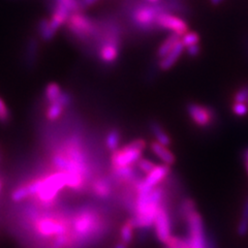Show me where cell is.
Returning a JSON list of instances; mask_svg holds the SVG:
<instances>
[{"instance_id": "83f0119b", "label": "cell", "mask_w": 248, "mask_h": 248, "mask_svg": "<svg viewBox=\"0 0 248 248\" xmlns=\"http://www.w3.org/2000/svg\"><path fill=\"white\" fill-rule=\"evenodd\" d=\"M232 112L237 117H245L248 115V106L243 103H234L232 106Z\"/></svg>"}, {"instance_id": "277c9868", "label": "cell", "mask_w": 248, "mask_h": 248, "mask_svg": "<svg viewBox=\"0 0 248 248\" xmlns=\"http://www.w3.org/2000/svg\"><path fill=\"white\" fill-rule=\"evenodd\" d=\"M147 142L144 139H137L121 147L111 154V167H125L136 165L142 158L143 151L147 148Z\"/></svg>"}, {"instance_id": "8d00e7d4", "label": "cell", "mask_w": 248, "mask_h": 248, "mask_svg": "<svg viewBox=\"0 0 248 248\" xmlns=\"http://www.w3.org/2000/svg\"><path fill=\"white\" fill-rule=\"evenodd\" d=\"M147 2H149V3H157L159 0H146Z\"/></svg>"}, {"instance_id": "d590c367", "label": "cell", "mask_w": 248, "mask_h": 248, "mask_svg": "<svg viewBox=\"0 0 248 248\" xmlns=\"http://www.w3.org/2000/svg\"><path fill=\"white\" fill-rule=\"evenodd\" d=\"M224 0H210V2L213 4V5H218L220 4L221 2H223Z\"/></svg>"}, {"instance_id": "44dd1931", "label": "cell", "mask_w": 248, "mask_h": 248, "mask_svg": "<svg viewBox=\"0 0 248 248\" xmlns=\"http://www.w3.org/2000/svg\"><path fill=\"white\" fill-rule=\"evenodd\" d=\"M62 93V90L60 88V86L56 83H50L48 86L46 87L45 90V97L46 100L49 104L56 102V100L59 98L60 94Z\"/></svg>"}, {"instance_id": "7c38bea8", "label": "cell", "mask_w": 248, "mask_h": 248, "mask_svg": "<svg viewBox=\"0 0 248 248\" xmlns=\"http://www.w3.org/2000/svg\"><path fill=\"white\" fill-rule=\"evenodd\" d=\"M183 50H184V46L180 40L175 45L174 48L170 50V53H168L164 58L160 59L158 66L161 71H168V69L172 68L178 61V59H179V57L181 56Z\"/></svg>"}, {"instance_id": "5bb4252c", "label": "cell", "mask_w": 248, "mask_h": 248, "mask_svg": "<svg viewBox=\"0 0 248 248\" xmlns=\"http://www.w3.org/2000/svg\"><path fill=\"white\" fill-rule=\"evenodd\" d=\"M149 128H150L151 134L155 139V141H157L158 143L165 146H170L172 144V140H170V136L166 133L164 127H162L157 121H153V120L150 121Z\"/></svg>"}, {"instance_id": "e0dca14e", "label": "cell", "mask_w": 248, "mask_h": 248, "mask_svg": "<svg viewBox=\"0 0 248 248\" xmlns=\"http://www.w3.org/2000/svg\"><path fill=\"white\" fill-rule=\"evenodd\" d=\"M179 41H180L179 35H177V34H175V33H173V34H170V36H168L167 40L159 46V48H158V50H157V57H158L159 59L164 58L168 53L170 52V50H172V49L174 48L175 45H176L178 42H179Z\"/></svg>"}, {"instance_id": "7a4b0ae2", "label": "cell", "mask_w": 248, "mask_h": 248, "mask_svg": "<svg viewBox=\"0 0 248 248\" xmlns=\"http://www.w3.org/2000/svg\"><path fill=\"white\" fill-rule=\"evenodd\" d=\"M162 12H169L167 4L141 3L134 6L130 11V21L138 30L151 32L157 29L156 19Z\"/></svg>"}, {"instance_id": "7402d4cb", "label": "cell", "mask_w": 248, "mask_h": 248, "mask_svg": "<svg viewBox=\"0 0 248 248\" xmlns=\"http://www.w3.org/2000/svg\"><path fill=\"white\" fill-rule=\"evenodd\" d=\"M29 197H31V192L28 187V184L18 186L11 195V199L15 203H20V202H23Z\"/></svg>"}, {"instance_id": "9c48e42d", "label": "cell", "mask_w": 248, "mask_h": 248, "mask_svg": "<svg viewBox=\"0 0 248 248\" xmlns=\"http://www.w3.org/2000/svg\"><path fill=\"white\" fill-rule=\"evenodd\" d=\"M170 175V166L166 164L156 165L154 169L151 170L149 174L145 175L144 178L136 183L135 190L138 189H151L155 186L160 185L162 182H166V180Z\"/></svg>"}, {"instance_id": "8fae6325", "label": "cell", "mask_w": 248, "mask_h": 248, "mask_svg": "<svg viewBox=\"0 0 248 248\" xmlns=\"http://www.w3.org/2000/svg\"><path fill=\"white\" fill-rule=\"evenodd\" d=\"M114 185L111 177H98L91 182V191L95 198L107 200L112 196Z\"/></svg>"}, {"instance_id": "5b68a950", "label": "cell", "mask_w": 248, "mask_h": 248, "mask_svg": "<svg viewBox=\"0 0 248 248\" xmlns=\"http://www.w3.org/2000/svg\"><path fill=\"white\" fill-rule=\"evenodd\" d=\"M35 231L42 237L55 238L60 235L71 232V220L64 217L43 216L37 218L34 223Z\"/></svg>"}, {"instance_id": "52a82bcc", "label": "cell", "mask_w": 248, "mask_h": 248, "mask_svg": "<svg viewBox=\"0 0 248 248\" xmlns=\"http://www.w3.org/2000/svg\"><path fill=\"white\" fill-rule=\"evenodd\" d=\"M191 122L200 128H208L215 124L216 113L214 108L197 103H190L186 106Z\"/></svg>"}, {"instance_id": "d6986e66", "label": "cell", "mask_w": 248, "mask_h": 248, "mask_svg": "<svg viewBox=\"0 0 248 248\" xmlns=\"http://www.w3.org/2000/svg\"><path fill=\"white\" fill-rule=\"evenodd\" d=\"M57 31L51 25V22L48 19H43L38 24V33L45 41H50L56 34Z\"/></svg>"}, {"instance_id": "74e56055", "label": "cell", "mask_w": 248, "mask_h": 248, "mask_svg": "<svg viewBox=\"0 0 248 248\" xmlns=\"http://www.w3.org/2000/svg\"><path fill=\"white\" fill-rule=\"evenodd\" d=\"M244 165H245V170H246V173L248 175V161H244Z\"/></svg>"}, {"instance_id": "3957f363", "label": "cell", "mask_w": 248, "mask_h": 248, "mask_svg": "<svg viewBox=\"0 0 248 248\" xmlns=\"http://www.w3.org/2000/svg\"><path fill=\"white\" fill-rule=\"evenodd\" d=\"M66 23L69 32L81 42H89L99 32V24L80 12L72 13Z\"/></svg>"}, {"instance_id": "30bf717a", "label": "cell", "mask_w": 248, "mask_h": 248, "mask_svg": "<svg viewBox=\"0 0 248 248\" xmlns=\"http://www.w3.org/2000/svg\"><path fill=\"white\" fill-rule=\"evenodd\" d=\"M156 26L159 29L170 31L179 36H182L188 31V25L183 19L170 14V12H162L156 19Z\"/></svg>"}, {"instance_id": "9a60e30c", "label": "cell", "mask_w": 248, "mask_h": 248, "mask_svg": "<svg viewBox=\"0 0 248 248\" xmlns=\"http://www.w3.org/2000/svg\"><path fill=\"white\" fill-rule=\"evenodd\" d=\"M121 142V133L118 128L113 127L108 130L105 138L106 148L111 153L119 149V145Z\"/></svg>"}, {"instance_id": "4fadbf2b", "label": "cell", "mask_w": 248, "mask_h": 248, "mask_svg": "<svg viewBox=\"0 0 248 248\" xmlns=\"http://www.w3.org/2000/svg\"><path fill=\"white\" fill-rule=\"evenodd\" d=\"M150 150L155 156L158 157L162 161V164H166L168 166H173L175 164V155L170 152L168 146L162 145L157 141H154L150 143Z\"/></svg>"}, {"instance_id": "603a6c76", "label": "cell", "mask_w": 248, "mask_h": 248, "mask_svg": "<svg viewBox=\"0 0 248 248\" xmlns=\"http://www.w3.org/2000/svg\"><path fill=\"white\" fill-rule=\"evenodd\" d=\"M195 210H197V206H196V203L193 202V200L191 199H183L181 204H180V215L182 218L184 219L186 216H187L188 214H190L191 212H193Z\"/></svg>"}, {"instance_id": "484cf974", "label": "cell", "mask_w": 248, "mask_h": 248, "mask_svg": "<svg viewBox=\"0 0 248 248\" xmlns=\"http://www.w3.org/2000/svg\"><path fill=\"white\" fill-rule=\"evenodd\" d=\"M248 99V84L243 85L240 87L236 92L234 96H232V100L234 103H243L246 104Z\"/></svg>"}, {"instance_id": "d4e9b609", "label": "cell", "mask_w": 248, "mask_h": 248, "mask_svg": "<svg viewBox=\"0 0 248 248\" xmlns=\"http://www.w3.org/2000/svg\"><path fill=\"white\" fill-rule=\"evenodd\" d=\"M137 168L139 169L140 172H141L142 174H149L151 170L154 169V167L156 166L155 164H153V162L149 159H146V158H140L137 162Z\"/></svg>"}, {"instance_id": "f546056e", "label": "cell", "mask_w": 248, "mask_h": 248, "mask_svg": "<svg viewBox=\"0 0 248 248\" xmlns=\"http://www.w3.org/2000/svg\"><path fill=\"white\" fill-rule=\"evenodd\" d=\"M57 102H59L64 108H65V107H68L69 105L72 104V96L69 95V93L62 91V93L60 94L59 98L57 99Z\"/></svg>"}, {"instance_id": "6da1fadb", "label": "cell", "mask_w": 248, "mask_h": 248, "mask_svg": "<svg viewBox=\"0 0 248 248\" xmlns=\"http://www.w3.org/2000/svg\"><path fill=\"white\" fill-rule=\"evenodd\" d=\"M31 197L36 196L45 205H51L59 195V192L66 187V172L57 170L55 173L37 178L28 184Z\"/></svg>"}, {"instance_id": "2e32d148", "label": "cell", "mask_w": 248, "mask_h": 248, "mask_svg": "<svg viewBox=\"0 0 248 248\" xmlns=\"http://www.w3.org/2000/svg\"><path fill=\"white\" fill-rule=\"evenodd\" d=\"M135 226L133 223L131 218H128L125 222H124L119 231V241L125 243L127 245H130L134 241V235H135Z\"/></svg>"}, {"instance_id": "836d02e7", "label": "cell", "mask_w": 248, "mask_h": 248, "mask_svg": "<svg viewBox=\"0 0 248 248\" xmlns=\"http://www.w3.org/2000/svg\"><path fill=\"white\" fill-rule=\"evenodd\" d=\"M113 248H129V245H127V244H125V243H123V242L119 241L118 243H116V244L113 246Z\"/></svg>"}, {"instance_id": "60d3db41", "label": "cell", "mask_w": 248, "mask_h": 248, "mask_svg": "<svg viewBox=\"0 0 248 248\" xmlns=\"http://www.w3.org/2000/svg\"><path fill=\"white\" fill-rule=\"evenodd\" d=\"M167 248H170V247H167Z\"/></svg>"}, {"instance_id": "ba28073f", "label": "cell", "mask_w": 248, "mask_h": 248, "mask_svg": "<svg viewBox=\"0 0 248 248\" xmlns=\"http://www.w3.org/2000/svg\"><path fill=\"white\" fill-rule=\"evenodd\" d=\"M153 228L158 241L166 244L169 238L172 236V220L165 202L157 209Z\"/></svg>"}, {"instance_id": "cb8c5ba5", "label": "cell", "mask_w": 248, "mask_h": 248, "mask_svg": "<svg viewBox=\"0 0 248 248\" xmlns=\"http://www.w3.org/2000/svg\"><path fill=\"white\" fill-rule=\"evenodd\" d=\"M165 245L170 248H190L187 238L184 239L177 236H170Z\"/></svg>"}, {"instance_id": "8992f818", "label": "cell", "mask_w": 248, "mask_h": 248, "mask_svg": "<svg viewBox=\"0 0 248 248\" xmlns=\"http://www.w3.org/2000/svg\"><path fill=\"white\" fill-rule=\"evenodd\" d=\"M188 231L187 240L190 248H208L209 237L207 236L202 216L196 210L183 219Z\"/></svg>"}, {"instance_id": "ac0fdd59", "label": "cell", "mask_w": 248, "mask_h": 248, "mask_svg": "<svg viewBox=\"0 0 248 248\" xmlns=\"http://www.w3.org/2000/svg\"><path fill=\"white\" fill-rule=\"evenodd\" d=\"M237 234L240 237H246L248 235V198L244 202L241 218L237 227Z\"/></svg>"}, {"instance_id": "e575fe53", "label": "cell", "mask_w": 248, "mask_h": 248, "mask_svg": "<svg viewBox=\"0 0 248 248\" xmlns=\"http://www.w3.org/2000/svg\"><path fill=\"white\" fill-rule=\"evenodd\" d=\"M243 160L248 161V148L243 151Z\"/></svg>"}, {"instance_id": "f1b7e54d", "label": "cell", "mask_w": 248, "mask_h": 248, "mask_svg": "<svg viewBox=\"0 0 248 248\" xmlns=\"http://www.w3.org/2000/svg\"><path fill=\"white\" fill-rule=\"evenodd\" d=\"M10 120V111L2 98H0V122L6 123Z\"/></svg>"}, {"instance_id": "d6a6232c", "label": "cell", "mask_w": 248, "mask_h": 248, "mask_svg": "<svg viewBox=\"0 0 248 248\" xmlns=\"http://www.w3.org/2000/svg\"><path fill=\"white\" fill-rule=\"evenodd\" d=\"M96 1H98V0H81V4L84 7H87V6L94 4Z\"/></svg>"}, {"instance_id": "4dcf8cb0", "label": "cell", "mask_w": 248, "mask_h": 248, "mask_svg": "<svg viewBox=\"0 0 248 248\" xmlns=\"http://www.w3.org/2000/svg\"><path fill=\"white\" fill-rule=\"evenodd\" d=\"M27 53H28V59L30 60H33V58L35 57V53H36V50H37V44L36 42L33 40V41H30L29 44H28V46H27Z\"/></svg>"}, {"instance_id": "4316f807", "label": "cell", "mask_w": 248, "mask_h": 248, "mask_svg": "<svg viewBox=\"0 0 248 248\" xmlns=\"http://www.w3.org/2000/svg\"><path fill=\"white\" fill-rule=\"evenodd\" d=\"M181 42L183 44L184 46H191V45H196V44H199L200 42V36L198 33L196 32H190V31H187L185 34L182 35V38H181Z\"/></svg>"}, {"instance_id": "ffe728a7", "label": "cell", "mask_w": 248, "mask_h": 248, "mask_svg": "<svg viewBox=\"0 0 248 248\" xmlns=\"http://www.w3.org/2000/svg\"><path fill=\"white\" fill-rule=\"evenodd\" d=\"M63 110L64 107L56 100V102L51 103L49 107L46 108V117L49 121H57L60 118L62 113H63Z\"/></svg>"}, {"instance_id": "f35d334b", "label": "cell", "mask_w": 248, "mask_h": 248, "mask_svg": "<svg viewBox=\"0 0 248 248\" xmlns=\"http://www.w3.org/2000/svg\"><path fill=\"white\" fill-rule=\"evenodd\" d=\"M1 188H2V183L0 181V191H1Z\"/></svg>"}, {"instance_id": "ab89813d", "label": "cell", "mask_w": 248, "mask_h": 248, "mask_svg": "<svg viewBox=\"0 0 248 248\" xmlns=\"http://www.w3.org/2000/svg\"><path fill=\"white\" fill-rule=\"evenodd\" d=\"M246 105H247V106H248V99H247V103H246Z\"/></svg>"}, {"instance_id": "1f68e13d", "label": "cell", "mask_w": 248, "mask_h": 248, "mask_svg": "<svg viewBox=\"0 0 248 248\" xmlns=\"http://www.w3.org/2000/svg\"><path fill=\"white\" fill-rule=\"evenodd\" d=\"M200 51H201V48H200L199 44L191 45V46H187V48H186V52H187V54L190 57L199 56Z\"/></svg>"}]
</instances>
